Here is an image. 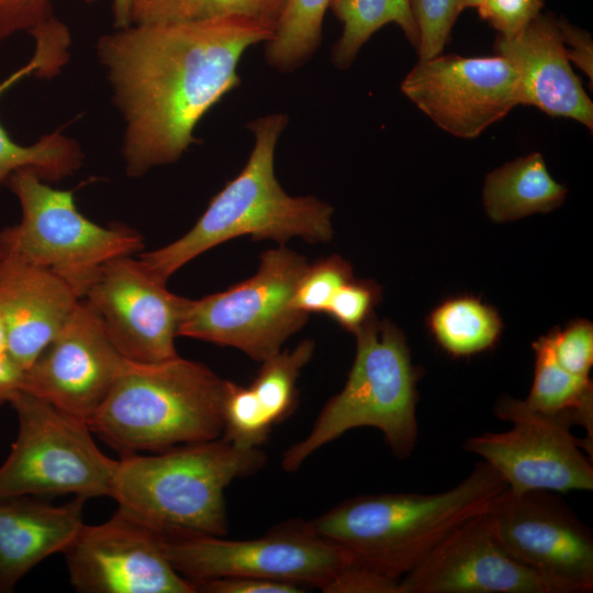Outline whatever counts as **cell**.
I'll return each mask as SVG.
<instances>
[{
	"label": "cell",
	"mask_w": 593,
	"mask_h": 593,
	"mask_svg": "<svg viewBox=\"0 0 593 593\" xmlns=\"http://www.w3.org/2000/svg\"><path fill=\"white\" fill-rule=\"evenodd\" d=\"M86 499L51 505L32 495L0 497V593L45 558L64 552L83 525Z\"/></svg>",
	"instance_id": "44dd1931"
},
{
	"label": "cell",
	"mask_w": 593,
	"mask_h": 593,
	"mask_svg": "<svg viewBox=\"0 0 593 593\" xmlns=\"http://www.w3.org/2000/svg\"><path fill=\"white\" fill-rule=\"evenodd\" d=\"M557 24L564 44L569 60L573 61L582 71L593 78V46L591 34L570 24L566 19L557 20Z\"/></svg>",
	"instance_id": "74e56055"
},
{
	"label": "cell",
	"mask_w": 593,
	"mask_h": 593,
	"mask_svg": "<svg viewBox=\"0 0 593 593\" xmlns=\"http://www.w3.org/2000/svg\"><path fill=\"white\" fill-rule=\"evenodd\" d=\"M506 489L502 477L482 460L446 491L360 495L309 524L353 562L401 581L452 529L489 511Z\"/></svg>",
	"instance_id": "7a4b0ae2"
},
{
	"label": "cell",
	"mask_w": 593,
	"mask_h": 593,
	"mask_svg": "<svg viewBox=\"0 0 593 593\" xmlns=\"http://www.w3.org/2000/svg\"><path fill=\"white\" fill-rule=\"evenodd\" d=\"M314 347L313 340L304 339L293 349L280 350L262 361L258 374L248 385L273 426L293 412L296 405V380L311 360Z\"/></svg>",
	"instance_id": "83f0119b"
},
{
	"label": "cell",
	"mask_w": 593,
	"mask_h": 593,
	"mask_svg": "<svg viewBox=\"0 0 593 593\" xmlns=\"http://www.w3.org/2000/svg\"><path fill=\"white\" fill-rule=\"evenodd\" d=\"M494 52L519 75V104L593 130V103L571 68L552 15L540 13L513 36L497 35Z\"/></svg>",
	"instance_id": "ac0fdd59"
},
{
	"label": "cell",
	"mask_w": 593,
	"mask_h": 593,
	"mask_svg": "<svg viewBox=\"0 0 593 593\" xmlns=\"http://www.w3.org/2000/svg\"><path fill=\"white\" fill-rule=\"evenodd\" d=\"M354 335L356 356L347 381L325 403L307 435L286 449V471L298 470L320 448L357 427L380 430L396 458L412 455L418 434L419 370L411 361L405 337L374 314Z\"/></svg>",
	"instance_id": "8992f818"
},
{
	"label": "cell",
	"mask_w": 593,
	"mask_h": 593,
	"mask_svg": "<svg viewBox=\"0 0 593 593\" xmlns=\"http://www.w3.org/2000/svg\"><path fill=\"white\" fill-rule=\"evenodd\" d=\"M494 534L515 559L562 585L593 590V535L550 491L513 494L507 489L488 511Z\"/></svg>",
	"instance_id": "7c38bea8"
},
{
	"label": "cell",
	"mask_w": 593,
	"mask_h": 593,
	"mask_svg": "<svg viewBox=\"0 0 593 593\" xmlns=\"http://www.w3.org/2000/svg\"><path fill=\"white\" fill-rule=\"evenodd\" d=\"M5 184L19 201L21 220L0 231L4 251L51 270L80 299L105 262L144 247L136 230L90 221L78 210L75 190L53 188L31 169L13 172Z\"/></svg>",
	"instance_id": "52a82bcc"
},
{
	"label": "cell",
	"mask_w": 593,
	"mask_h": 593,
	"mask_svg": "<svg viewBox=\"0 0 593 593\" xmlns=\"http://www.w3.org/2000/svg\"><path fill=\"white\" fill-rule=\"evenodd\" d=\"M124 363L99 315L80 299L61 329L25 370L22 391L87 422Z\"/></svg>",
	"instance_id": "9a60e30c"
},
{
	"label": "cell",
	"mask_w": 593,
	"mask_h": 593,
	"mask_svg": "<svg viewBox=\"0 0 593 593\" xmlns=\"http://www.w3.org/2000/svg\"><path fill=\"white\" fill-rule=\"evenodd\" d=\"M567 192L550 176L542 155L532 153L491 171L482 200L489 217L501 223L549 212L562 204Z\"/></svg>",
	"instance_id": "7402d4cb"
},
{
	"label": "cell",
	"mask_w": 593,
	"mask_h": 593,
	"mask_svg": "<svg viewBox=\"0 0 593 593\" xmlns=\"http://www.w3.org/2000/svg\"><path fill=\"white\" fill-rule=\"evenodd\" d=\"M429 329L438 345L455 357L491 348L502 332L494 307L472 296H458L439 304L429 315Z\"/></svg>",
	"instance_id": "d4e9b609"
},
{
	"label": "cell",
	"mask_w": 593,
	"mask_h": 593,
	"mask_svg": "<svg viewBox=\"0 0 593 593\" xmlns=\"http://www.w3.org/2000/svg\"><path fill=\"white\" fill-rule=\"evenodd\" d=\"M535 373L530 392L524 402L530 409L546 413H573L578 425L585 428L592 446L593 384L590 377L575 376L556 360L548 335L533 343Z\"/></svg>",
	"instance_id": "603a6c76"
},
{
	"label": "cell",
	"mask_w": 593,
	"mask_h": 593,
	"mask_svg": "<svg viewBox=\"0 0 593 593\" xmlns=\"http://www.w3.org/2000/svg\"><path fill=\"white\" fill-rule=\"evenodd\" d=\"M88 3L97 0H85ZM132 0H113L114 27L122 29L131 25Z\"/></svg>",
	"instance_id": "ab89813d"
},
{
	"label": "cell",
	"mask_w": 593,
	"mask_h": 593,
	"mask_svg": "<svg viewBox=\"0 0 593 593\" xmlns=\"http://www.w3.org/2000/svg\"><path fill=\"white\" fill-rule=\"evenodd\" d=\"M32 37L35 51L30 60L0 81V98L22 79L36 76L52 78L69 60L70 32L58 19L45 24ZM79 143L61 133V128L43 135L32 145L13 141L0 123V188L21 169L35 171L44 181L56 182L74 175L82 165Z\"/></svg>",
	"instance_id": "ffe728a7"
},
{
	"label": "cell",
	"mask_w": 593,
	"mask_h": 593,
	"mask_svg": "<svg viewBox=\"0 0 593 593\" xmlns=\"http://www.w3.org/2000/svg\"><path fill=\"white\" fill-rule=\"evenodd\" d=\"M380 298L381 289L376 282L353 278L336 291L325 314L354 334L374 314Z\"/></svg>",
	"instance_id": "1f68e13d"
},
{
	"label": "cell",
	"mask_w": 593,
	"mask_h": 593,
	"mask_svg": "<svg viewBox=\"0 0 593 593\" xmlns=\"http://www.w3.org/2000/svg\"><path fill=\"white\" fill-rule=\"evenodd\" d=\"M418 32L419 59L440 55L462 11L461 0H410Z\"/></svg>",
	"instance_id": "4dcf8cb0"
},
{
	"label": "cell",
	"mask_w": 593,
	"mask_h": 593,
	"mask_svg": "<svg viewBox=\"0 0 593 593\" xmlns=\"http://www.w3.org/2000/svg\"><path fill=\"white\" fill-rule=\"evenodd\" d=\"M63 553L79 592H197L166 559L160 537L118 511L102 524H83Z\"/></svg>",
	"instance_id": "2e32d148"
},
{
	"label": "cell",
	"mask_w": 593,
	"mask_h": 593,
	"mask_svg": "<svg viewBox=\"0 0 593 593\" xmlns=\"http://www.w3.org/2000/svg\"><path fill=\"white\" fill-rule=\"evenodd\" d=\"M287 0H132L131 24L243 19L275 30Z\"/></svg>",
	"instance_id": "484cf974"
},
{
	"label": "cell",
	"mask_w": 593,
	"mask_h": 593,
	"mask_svg": "<svg viewBox=\"0 0 593 593\" xmlns=\"http://www.w3.org/2000/svg\"><path fill=\"white\" fill-rule=\"evenodd\" d=\"M5 255V251H4V248H3V245L1 243V239H0V259Z\"/></svg>",
	"instance_id": "7bdbcfd3"
},
{
	"label": "cell",
	"mask_w": 593,
	"mask_h": 593,
	"mask_svg": "<svg viewBox=\"0 0 593 593\" xmlns=\"http://www.w3.org/2000/svg\"><path fill=\"white\" fill-rule=\"evenodd\" d=\"M80 298L51 270L5 253L0 259V317L7 354L24 370L70 317Z\"/></svg>",
	"instance_id": "d6986e66"
},
{
	"label": "cell",
	"mask_w": 593,
	"mask_h": 593,
	"mask_svg": "<svg viewBox=\"0 0 593 593\" xmlns=\"http://www.w3.org/2000/svg\"><path fill=\"white\" fill-rule=\"evenodd\" d=\"M289 119L275 113L247 124L255 136L240 172L216 193L193 227L177 240L137 258L158 281L167 280L206 250L239 236L283 244L292 237L326 243L334 235L333 208L312 195L291 197L275 176L277 141Z\"/></svg>",
	"instance_id": "3957f363"
},
{
	"label": "cell",
	"mask_w": 593,
	"mask_h": 593,
	"mask_svg": "<svg viewBox=\"0 0 593 593\" xmlns=\"http://www.w3.org/2000/svg\"><path fill=\"white\" fill-rule=\"evenodd\" d=\"M4 354H7V332L4 324L0 317V355Z\"/></svg>",
	"instance_id": "60d3db41"
},
{
	"label": "cell",
	"mask_w": 593,
	"mask_h": 593,
	"mask_svg": "<svg viewBox=\"0 0 593 593\" xmlns=\"http://www.w3.org/2000/svg\"><path fill=\"white\" fill-rule=\"evenodd\" d=\"M331 0H287L271 37L266 42L268 64L291 71L318 48L323 19Z\"/></svg>",
	"instance_id": "4316f807"
},
{
	"label": "cell",
	"mask_w": 593,
	"mask_h": 593,
	"mask_svg": "<svg viewBox=\"0 0 593 593\" xmlns=\"http://www.w3.org/2000/svg\"><path fill=\"white\" fill-rule=\"evenodd\" d=\"M10 404L19 432L0 466V497L110 496L118 460L99 449L85 419L25 391Z\"/></svg>",
	"instance_id": "ba28073f"
},
{
	"label": "cell",
	"mask_w": 593,
	"mask_h": 593,
	"mask_svg": "<svg viewBox=\"0 0 593 593\" xmlns=\"http://www.w3.org/2000/svg\"><path fill=\"white\" fill-rule=\"evenodd\" d=\"M224 387L209 367L179 355L158 362L125 359L87 423L121 457L212 440L223 432Z\"/></svg>",
	"instance_id": "5b68a950"
},
{
	"label": "cell",
	"mask_w": 593,
	"mask_h": 593,
	"mask_svg": "<svg viewBox=\"0 0 593 593\" xmlns=\"http://www.w3.org/2000/svg\"><path fill=\"white\" fill-rule=\"evenodd\" d=\"M25 370L7 354L0 355V404L10 403L23 390Z\"/></svg>",
	"instance_id": "f35d334b"
},
{
	"label": "cell",
	"mask_w": 593,
	"mask_h": 593,
	"mask_svg": "<svg viewBox=\"0 0 593 593\" xmlns=\"http://www.w3.org/2000/svg\"><path fill=\"white\" fill-rule=\"evenodd\" d=\"M547 335L558 363L575 376L588 378L593 365L592 324L578 320L563 329H555Z\"/></svg>",
	"instance_id": "d6a6232c"
},
{
	"label": "cell",
	"mask_w": 593,
	"mask_h": 593,
	"mask_svg": "<svg viewBox=\"0 0 593 593\" xmlns=\"http://www.w3.org/2000/svg\"><path fill=\"white\" fill-rule=\"evenodd\" d=\"M160 547L171 567L192 584L224 577H254L325 592L353 562L343 548L315 533L309 522L296 519L253 539L160 537Z\"/></svg>",
	"instance_id": "30bf717a"
},
{
	"label": "cell",
	"mask_w": 593,
	"mask_h": 593,
	"mask_svg": "<svg viewBox=\"0 0 593 593\" xmlns=\"http://www.w3.org/2000/svg\"><path fill=\"white\" fill-rule=\"evenodd\" d=\"M401 588L402 593H568L507 552L488 511L452 529L401 579Z\"/></svg>",
	"instance_id": "e0dca14e"
},
{
	"label": "cell",
	"mask_w": 593,
	"mask_h": 593,
	"mask_svg": "<svg viewBox=\"0 0 593 593\" xmlns=\"http://www.w3.org/2000/svg\"><path fill=\"white\" fill-rule=\"evenodd\" d=\"M353 278L350 264L338 255L310 264L296 284L291 307L306 314L325 313L336 291Z\"/></svg>",
	"instance_id": "f546056e"
},
{
	"label": "cell",
	"mask_w": 593,
	"mask_h": 593,
	"mask_svg": "<svg viewBox=\"0 0 593 593\" xmlns=\"http://www.w3.org/2000/svg\"><path fill=\"white\" fill-rule=\"evenodd\" d=\"M222 417V437L243 449L260 448L273 427L250 388L230 380H225Z\"/></svg>",
	"instance_id": "f1b7e54d"
},
{
	"label": "cell",
	"mask_w": 593,
	"mask_h": 593,
	"mask_svg": "<svg viewBox=\"0 0 593 593\" xmlns=\"http://www.w3.org/2000/svg\"><path fill=\"white\" fill-rule=\"evenodd\" d=\"M329 8L343 23V33L332 49V61L340 69L349 67L371 35L395 23L416 49L418 32L410 0H331Z\"/></svg>",
	"instance_id": "cb8c5ba5"
},
{
	"label": "cell",
	"mask_w": 593,
	"mask_h": 593,
	"mask_svg": "<svg viewBox=\"0 0 593 593\" xmlns=\"http://www.w3.org/2000/svg\"><path fill=\"white\" fill-rule=\"evenodd\" d=\"M265 461L260 448H238L222 436L155 455L124 456L110 496L119 513L159 537L225 536V489L258 472Z\"/></svg>",
	"instance_id": "277c9868"
},
{
	"label": "cell",
	"mask_w": 593,
	"mask_h": 593,
	"mask_svg": "<svg viewBox=\"0 0 593 593\" xmlns=\"http://www.w3.org/2000/svg\"><path fill=\"white\" fill-rule=\"evenodd\" d=\"M55 0H0V42L25 32L32 34L54 18Z\"/></svg>",
	"instance_id": "e575fe53"
},
{
	"label": "cell",
	"mask_w": 593,
	"mask_h": 593,
	"mask_svg": "<svg viewBox=\"0 0 593 593\" xmlns=\"http://www.w3.org/2000/svg\"><path fill=\"white\" fill-rule=\"evenodd\" d=\"M328 593H402L401 581L351 562L326 588Z\"/></svg>",
	"instance_id": "d590c367"
},
{
	"label": "cell",
	"mask_w": 593,
	"mask_h": 593,
	"mask_svg": "<svg viewBox=\"0 0 593 593\" xmlns=\"http://www.w3.org/2000/svg\"><path fill=\"white\" fill-rule=\"evenodd\" d=\"M197 592L208 593H299L303 586L254 577H224L194 582Z\"/></svg>",
	"instance_id": "8d00e7d4"
},
{
	"label": "cell",
	"mask_w": 593,
	"mask_h": 593,
	"mask_svg": "<svg viewBox=\"0 0 593 593\" xmlns=\"http://www.w3.org/2000/svg\"><path fill=\"white\" fill-rule=\"evenodd\" d=\"M307 259L283 245L264 251L257 272L226 289L189 300L178 328L186 336L235 347L262 362L306 323L309 314L291 307Z\"/></svg>",
	"instance_id": "9c48e42d"
},
{
	"label": "cell",
	"mask_w": 593,
	"mask_h": 593,
	"mask_svg": "<svg viewBox=\"0 0 593 593\" xmlns=\"http://www.w3.org/2000/svg\"><path fill=\"white\" fill-rule=\"evenodd\" d=\"M401 90L447 133L475 138L519 104V75L497 55H437L419 59Z\"/></svg>",
	"instance_id": "4fadbf2b"
},
{
	"label": "cell",
	"mask_w": 593,
	"mask_h": 593,
	"mask_svg": "<svg viewBox=\"0 0 593 593\" xmlns=\"http://www.w3.org/2000/svg\"><path fill=\"white\" fill-rule=\"evenodd\" d=\"M482 0H461L462 10L466 8H477Z\"/></svg>",
	"instance_id": "b9f144b4"
},
{
	"label": "cell",
	"mask_w": 593,
	"mask_h": 593,
	"mask_svg": "<svg viewBox=\"0 0 593 593\" xmlns=\"http://www.w3.org/2000/svg\"><path fill=\"white\" fill-rule=\"evenodd\" d=\"M545 0H482L481 19L502 36H513L541 13Z\"/></svg>",
	"instance_id": "836d02e7"
},
{
	"label": "cell",
	"mask_w": 593,
	"mask_h": 593,
	"mask_svg": "<svg viewBox=\"0 0 593 593\" xmlns=\"http://www.w3.org/2000/svg\"><path fill=\"white\" fill-rule=\"evenodd\" d=\"M82 299L125 359L158 362L178 356L175 338L190 299L170 292L138 258L105 262Z\"/></svg>",
	"instance_id": "5bb4252c"
},
{
	"label": "cell",
	"mask_w": 593,
	"mask_h": 593,
	"mask_svg": "<svg viewBox=\"0 0 593 593\" xmlns=\"http://www.w3.org/2000/svg\"><path fill=\"white\" fill-rule=\"evenodd\" d=\"M273 30L243 19L131 24L102 35L97 55L123 122L127 176L176 163L202 118L239 82L238 63Z\"/></svg>",
	"instance_id": "6da1fadb"
},
{
	"label": "cell",
	"mask_w": 593,
	"mask_h": 593,
	"mask_svg": "<svg viewBox=\"0 0 593 593\" xmlns=\"http://www.w3.org/2000/svg\"><path fill=\"white\" fill-rule=\"evenodd\" d=\"M495 414L512 428L473 436L465 449L490 465L511 493L593 490L591 459L581 449L583 440L570 430L578 424L575 414L541 413L511 396L497 401Z\"/></svg>",
	"instance_id": "8fae6325"
}]
</instances>
